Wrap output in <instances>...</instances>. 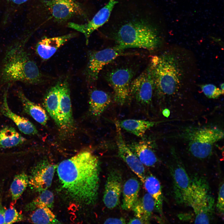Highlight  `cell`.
<instances>
[{
	"label": "cell",
	"instance_id": "31",
	"mask_svg": "<svg viewBox=\"0 0 224 224\" xmlns=\"http://www.w3.org/2000/svg\"><path fill=\"white\" fill-rule=\"evenodd\" d=\"M35 199L27 204L25 209L27 211H31L37 205L44 204L50 208H52L54 202L53 193L47 189L43 191Z\"/></svg>",
	"mask_w": 224,
	"mask_h": 224
},
{
	"label": "cell",
	"instance_id": "29",
	"mask_svg": "<svg viewBox=\"0 0 224 224\" xmlns=\"http://www.w3.org/2000/svg\"><path fill=\"white\" fill-rule=\"evenodd\" d=\"M30 217V222L35 224H55L58 222L50 208L44 204L37 205Z\"/></svg>",
	"mask_w": 224,
	"mask_h": 224
},
{
	"label": "cell",
	"instance_id": "30",
	"mask_svg": "<svg viewBox=\"0 0 224 224\" xmlns=\"http://www.w3.org/2000/svg\"><path fill=\"white\" fill-rule=\"evenodd\" d=\"M29 181V176L24 172L15 175L10 188L13 202H16L20 197L28 185Z\"/></svg>",
	"mask_w": 224,
	"mask_h": 224
},
{
	"label": "cell",
	"instance_id": "20",
	"mask_svg": "<svg viewBox=\"0 0 224 224\" xmlns=\"http://www.w3.org/2000/svg\"><path fill=\"white\" fill-rule=\"evenodd\" d=\"M59 83L60 81L58 82L47 91L43 100L44 106L48 113L58 126L63 129L59 110Z\"/></svg>",
	"mask_w": 224,
	"mask_h": 224
},
{
	"label": "cell",
	"instance_id": "6",
	"mask_svg": "<svg viewBox=\"0 0 224 224\" xmlns=\"http://www.w3.org/2000/svg\"><path fill=\"white\" fill-rule=\"evenodd\" d=\"M223 137V130L216 127L196 129L188 136L189 151L196 158H207L211 155L214 144Z\"/></svg>",
	"mask_w": 224,
	"mask_h": 224
},
{
	"label": "cell",
	"instance_id": "9",
	"mask_svg": "<svg viewBox=\"0 0 224 224\" xmlns=\"http://www.w3.org/2000/svg\"><path fill=\"white\" fill-rule=\"evenodd\" d=\"M54 19L66 21L76 15H83L81 6L76 0H40Z\"/></svg>",
	"mask_w": 224,
	"mask_h": 224
},
{
	"label": "cell",
	"instance_id": "33",
	"mask_svg": "<svg viewBox=\"0 0 224 224\" xmlns=\"http://www.w3.org/2000/svg\"><path fill=\"white\" fill-rule=\"evenodd\" d=\"M201 87L204 94L209 98H217L224 94L223 91L212 84L202 85Z\"/></svg>",
	"mask_w": 224,
	"mask_h": 224
},
{
	"label": "cell",
	"instance_id": "26",
	"mask_svg": "<svg viewBox=\"0 0 224 224\" xmlns=\"http://www.w3.org/2000/svg\"><path fill=\"white\" fill-rule=\"evenodd\" d=\"M144 187L153 198L155 202V208L161 216L162 215L163 195L160 181L152 175L145 177L143 183Z\"/></svg>",
	"mask_w": 224,
	"mask_h": 224
},
{
	"label": "cell",
	"instance_id": "15",
	"mask_svg": "<svg viewBox=\"0 0 224 224\" xmlns=\"http://www.w3.org/2000/svg\"><path fill=\"white\" fill-rule=\"evenodd\" d=\"M122 175L117 170H112L108 174L103 196V202L108 209H112L119 204L122 191Z\"/></svg>",
	"mask_w": 224,
	"mask_h": 224
},
{
	"label": "cell",
	"instance_id": "28",
	"mask_svg": "<svg viewBox=\"0 0 224 224\" xmlns=\"http://www.w3.org/2000/svg\"><path fill=\"white\" fill-rule=\"evenodd\" d=\"M26 139L13 127L6 126L0 129V148H10L24 143Z\"/></svg>",
	"mask_w": 224,
	"mask_h": 224
},
{
	"label": "cell",
	"instance_id": "36",
	"mask_svg": "<svg viewBox=\"0 0 224 224\" xmlns=\"http://www.w3.org/2000/svg\"><path fill=\"white\" fill-rule=\"evenodd\" d=\"M0 195V224H4V213L5 209L2 204Z\"/></svg>",
	"mask_w": 224,
	"mask_h": 224
},
{
	"label": "cell",
	"instance_id": "27",
	"mask_svg": "<svg viewBox=\"0 0 224 224\" xmlns=\"http://www.w3.org/2000/svg\"><path fill=\"white\" fill-rule=\"evenodd\" d=\"M159 123L132 119H126L118 121L119 125L121 128L140 137H143L147 130Z\"/></svg>",
	"mask_w": 224,
	"mask_h": 224
},
{
	"label": "cell",
	"instance_id": "37",
	"mask_svg": "<svg viewBox=\"0 0 224 224\" xmlns=\"http://www.w3.org/2000/svg\"><path fill=\"white\" fill-rule=\"evenodd\" d=\"M128 224H144L145 223L141 219L137 217H134L131 219Z\"/></svg>",
	"mask_w": 224,
	"mask_h": 224
},
{
	"label": "cell",
	"instance_id": "1",
	"mask_svg": "<svg viewBox=\"0 0 224 224\" xmlns=\"http://www.w3.org/2000/svg\"><path fill=\"white\" fill-rule=\"evenodd\" d=\"M62 190L70 199L82 205L96 201L100 184V162L91 152L84 151L59 163L57 168Z\"/></svg>",
	"mask_w": 224,
	"mask_h": 224
},
{
	"label": "cell",
	"instance_id": "19",
	"mask_svg": "<svg viewBox=\"0 0 224 224\" xmlns=\"http://www.w3.org/2000/svg\"><path fill=\"white\" fill-rule=\"evenodd\" d=\"M32 0H0V7L2 14L0 27H7L25 7H26Z\"/></svg>",
	"mask_w": 224,
	"mask_h": 224
},
{
	"label": "cell",
	"instance_id": "39",
	"mask_svg": "<svg viewBox=\"0 0 224 224\" xmlns=\"http://www.w3.org/2000/svg\"><path fill=\"white\" fill-rule=\"evenodd\" d=\"M221 89L222 91H224V84L222 83V84L220 86Z\"/></svg>",
	"mask_w": 224,
	"mask_h": 224
},
{
	"label": "cell",
	"instance_id": "7",
	"mask_svg": "<svg viewBox=\"0 0 224 224\" xmlns=\"http://www.w3.org/2000/svg\"><path fill=\"white\" fill-rule=\"evenodd\" d=\"M125 50L118 45L97 51L89 52L85 75L89 83L96 82L103 68L123 54Z\"/></svg>",
	"mask_w": 224,
	"mask_h": 224
},
{
	"label": "cell",
	"instance_id": "22",
	"mask_svg": "<svg viewBox=\"0 0 224 224\" xmlns=\"http://www.w3.org/2000/svg\"><path fill=\"white\" fill-rule=\"evenodd\" d=\"M111 101L110 95L101 90L94 89L89 95V110L94 116H100L110 105Z\"/></svg>",
	"mask_w": 224,
	"mask_h": 224
},
{
	"label": "cell",
	"instance_id": "18",
	"mask_svg": "<svg viewBox=\"0 0 224 224\" xmlns=\"http://www.w3.org/2000/svg\"><path fill=\"white\" fill-rule=\"evenodd\" d=\"M3 97V102L0 108L2 114L11 119L24 134L30 136L38 135V131L33 124L25 118L15 113L9 108L7 101V91H5Z\"/></svg>",
	"mask_w": 224,
	"mask_h": 224
},
{
	"label": "cell",
	"instance_id": "32",
	"mask_svg": "<svg viewBox=\"0 0 224 224\" xmlns=\"http://www.w3.org/2000/svg\"><path fill=\"white\" fill-rule=\"evenodd\" d=\"M24 219L23 215L14 207L6 209L4 213V224H12L21 221Z\"/></svg>",
	"mask_w": 224,
	"mask_h": 224
},
{
	"label": "cell",
	"instance_id": "35",
	"mask_svg": "<svg viewBox=\"0 0 224 224\" xmlns=\"http://www.w3.org/2000/svg\"><path fill=\"white\" fill-rule=\"evenodd\" d=\"M105 224H124L126 223L124 218H109L105 221Z\"/></svg>",
	"mask_w": 224,
	"mask_h": 224
},
{
	"label": "cell",
	"instance_id": "25",
	"mask_svg": "<svg viewBox=\"0 0 224 224\" xmlns=\"http://www.w3.org/2000/svg\"><path fill=\"white\" fill-rule=\"evenodd\" d=\"M140 184L136 178H132L127 180L123 188L122 209L125 210L132 209L138 200L140 189Z\"/></svg>",
	"mask_w": 224,
	"mask_h": 224
},
{
	"label": "cell",
	"instance_id": "10",
	"mask_svg": "<svg viewBox=\"0 0 224 224\" xmlns=\"http://www.w3.org/2000/svg\"><path fill=\"white\" fill-rule=\"evenodd\" d=\"M153 84L148 67L139 75L132 80L130 86L131 95L140 105L147 106L152 102Z\"/></svg>",
	"mask_w": 224,
	"mask_h": 224
},
{
	"label": "cell",
	"instance_id": "2",
	"mask_svg": "<svg viewBox=\"0 0 224 224\" xmlns=\"http://www.w3.org/2000/svg\"><path fill=\"white\" fill-rule=\"evenodd\" d=\"M33 31L26 29L7 48L3 58L0 79L2 83L19 81L29 84L43 82L44 77L26 49Z\"/></svg>",
	"mask_w": 224,
	"mask_h": 224
},
{
	"label": "cell",
	"instance_id": "21",
	"mask_svg": "<svg viewBox=\"0 0 224 224\" xmlns=\"http://www.w3.org/2000/svg\"><path fill=\"white\" fill-rule=\"evenodd\" d=\"M152 144L150 141L143 140L133 142L127 145L143 165L152 167L157 161Z\"/></svg>",
	"mask_w": 224,
	"mask_h": 224
},
{
	"label": "cell",
	"instance_id": "16",
	"mask_svg": "<svg viewBox=\"0 0 224 224\" xmlns=\"http://www.w3.org/2000/svg\"><path fill=\"white\" fill-rule=\"evenodd\" d=\"M75 35V33H70L58 37L43 38L36 45V52L42 59L47 60L60 47Z\"/></svg>",
	"mask_w": 224,
	"mask_h": 224
},
{
	"label": "cell",
	"instance_id": "12",
	"mask_svg": "<svg viewBox=\"0 0 224 224\" xmlns=\"http://www.w3.org/2000/svg\"><path fill=\"white\" fill-rule=\"evenodd\" d=\"M115 124L116 142L118 154L143 183L145 178L144 165L126 144L121 132L118 121L115 122Z\"/></svg>",
	"mask_w": 224,
	"mask_h": 224
},
{
	"label": "cell",
	"instance_id": "5",
	"mask_svg": "<svg viewBox=\"0 0 224 224\" xmlns=\"http://www.w3.org/2000/svg\"><path fill=\"white\" fill-rule=\"evenodd\" d=\"M188 205L191 207L194 212V223H210L214 211V199L204 179L197 178L192 181Z\"/></svg>",
	"mask_w": 224,
	"mask_h": 224
},
{
	"label": "cell",
	"instance_id": "17",
	"mask_svg": "<svg viewBox=\"0 0 224 224\" xmlns=\"http://www.w3.org/2000/svg\"><path fill=\"white\" fill-rule=\"evenodd\" d=\"M59 110L63 129H69L73 125L70 90L67 79L60 81L59 87Z\"/></svg>",
	"mask_w": 224,
	"mask_h": 224
},
{
	"label": "cell",
	"instance_id": "3",
	"mask_svg": "<svg viewBox=\"0 0 224 224\" xmlns=\"http://www.w3.org/2000/svg\"><path fill=\"white\" fill-rule=\"evenodd\" d=\"M183 60L180 54L169 51L152 57L148 67L154 90L160 95L170 96L182 87L186 75Z\"/></svg>",
	"mask_w": 224,
	"mask_h": 224
},
{
	"label": "cell",
	"instance_id": "8",
	"mask_svg": "<svg viewBox=\"0 0 224 224\" xmlns=\"http://www.w3.org/2000/svg\"><path fill=\"white\" fill-rule=\"evenodd\" d=\"M133 76L132 70L127 68L113 70L107 76V81L114 91V100L120 105H123L130 96Z\"/></svg>",
	"mask_w": 224,
	"mask_h": 224
},
{
	"label": "cell",
	"instance_id": "34",
	"mask_svg": "<svg viewBox=\"0 0 224 224\" xmlns=\"http://www.w3.org/2000/svg\"><path fill=\"white\" fill-rule=\"evenodd\" d=\"M224 184L222 182L219 186V189L217 200V203L216 208L217 211L219 215L224 217Z\"/></svg>",
	"mask_w": 224,
	"mask_h": 224
},
{
	"label": "cell",
	"instance_id": "23",
	"mask_svg": "<svg viewBox=\"0 0 224 224\" xmlns=\"http://www.w3.org/2000/svg\"><path fill=\"white\" fill-rule=\"evenodd\" d=\"M17 96L25 112L39 123L45 126L48 119L45 110L40 105L30 100L22 91L19 90L18 91Z\"/></svg>",
	"mask_w": 224,
	"mask_h": 224
},
{
	"label": "cell",
	"instance_id": "24",
	"mask_svg": "<svg viewBox=\"0 0 224 224\" xmlns=\"http://www.w3.org/2000/svg\"><path fill=\"white\" fill-rule=\"evenodd\" d=\"M155 207V201L147 193L138 199L132 209L136 217L148 223Z\"/></svg>",
	"mask_w": 224,
	"mask_h": 224
},
{
	"label": "cell",
	"instance_id": "38",
	"mask_svg": "<svg viewBox=\"0 0 224 224\" xmlns=\"http://www.w3.org/2000/svg\"><path fill=\"white\" fill-rule=\"evenodd\" d=\"M162 113L165 116L168 117L170 114V111L168 110L165 109L163 110Z\"/></svg>",
	"mask_w": 224,
	"mask_h": 224
},
{
	"label": "cell",
	"instance_id": "4",
	"mask_svg": "<svg viewBox=\"0 0 224 224\" xmlns=\"http://www.w3.org/2000/svg\"><path fill=\"white\" fill-rule=\"evenodd\" d=\"M118 45L125 49L138 48L152 50L160 40L156 30L144 21H134L122 25L114 36Z\"/></svg>",
	"mask_w": 224,
	"mask_h": 224
},
{
	"label": "cell",
	"instance_id": "11",
	"mask_svg": "<svg viewBox=\"0 0 224 224\" xmlns=\"http://www.w3.org/2000/svg\"><path fill=\"white\" fill-rule=\"evenodd\" d=\"M171 172L173 179L175 200L179 204L188 205L192 180L184 167L180 162H176L171 167Z\"/></svg>",
	"mask_w": 224,
	"mask_h": 224
},
{
	"label": "cell",
	"instance_id": "13",
	"mask_svg": "<svg viewBox=\"0 0 224 224\" xmlns=\"http://www.w3.org/2000/svg\"><path fill=\"white\" fill-rule=\"evenodd\" d=\"M118 2L116 0H110L105 6L97 12L92 19L87 23L78 24L70 22L68 23V26L83 33L85 37L86 44L87 45L91 34L108 21L113 8Z\"/></svg>",
	"mask_w": 224,
	"mask_h": 224
},
{
	"label": "cell",
	"instance_id": "14",
	"mask_svg": "<svg viewBox=\"0 0 224 224\" xmlns=\"http://www.w3.org/2000/svg\"><path fill=\"white\" fill-rule=\"evenodd\" d=\"M55 166L47 161L40 162L32 170L29 176V186L32 189L41 192L51 185Z\"/></svg>",
	"mask_w": 224,
	"mask_h": 224
}]
</instances>
